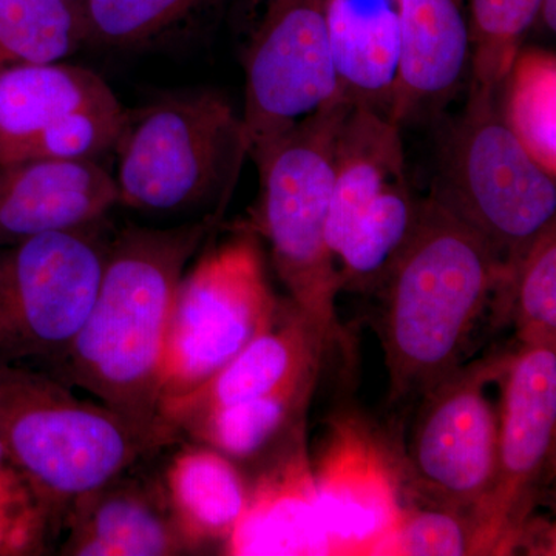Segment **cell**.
<instances>
[{"instance_id": "6", "label": "cell", "mask_w": 556, "mask_h": 556, "mask_svg": "<svg viewBox=\"0 0 556 556\" xmlns=\"http://www.w3.org/2000/svg\"><path fill=\"white\" fill-rule=\"evenodd\" d=\"M401 130L365 105L351 104L340 124L327 243L342 289L386 288L419 228L426 200L409 185Z\"/></svg>"}, {"instance_id": "4", "label": "cell", "mask_w": 556, "mask_h": 556, "mask_svg": "<svg viewBox=\"0 0 556 556\" xmlns=\"http://www.w3.org/2000/svg\"><path fill=\"white\" fill-rule=\"evenodd\" d=\"M113 152L118 206L155 215L225 208L248 156L241 113L214 89L167 91L126 110Z\"/></svg>"}, {"instance_id": "12", "label": "cell", "mask_w": 556, "mask_h": 556, "mask_svg": "<svg viewBox=\"0 0 556 556\" xmlns=\"http://www.w3.org/2000/svg\"><path fill=\"white\" fill-rule=\"evenodd\" d=\"M508 356L459 367L426 393L407 455L408 477L428 506L470 514L495 481L497 413L485 387Z\"/></svg>"}, {"instance_id": "20", "label": "cell", "mask_w": 556, "mask_h": 556, "mask_svg": "<svg viewBox=\"0 0 556 556\" xmlns=\"http://www.w3.org/2000/svg\"><path fill=\"white\" fill-rule=\"evenodd\" d=\"M343 100L390 116L401 60L399 0H324Z\"/></svg>"}, {"instance_id": "3", "label": "cell", "mask_w": 556, "mask_h": 556, "mask_svg": "<svg viewBox=\"0 0 556 556\" xmlns=\"http://www.w3.org/2000/svg\"><path fill=\"white\" fill-rule=\"evenodd\" d=\"M350 102L318 110L278 139L254 161L260 200L251 226L268 240L270 257L292 305L313 325L327 351L350 356V339L340 325L336 299L340 277L327 243V222L336 146Z\"/></svg>"}, {"instance_id": "25", "label": "cell", "mask_w": 556, "mask_h": 556, "mask_svg": "<svg viewBox=\"0 0 556 556\" xmlns=\"http://www.w3.org/2000/svg\"><path fill=\"white\" fill-rule=\"evenodd\" d=\"M87 43L80 0H0V65L64 62Z\"/></svg>"}, {"instance_id": "23", "label": "cell", "mask_w": 556, "mask_h": 556, "mask_svg": "<svg viewBox=\"0 0 556 556\" xmlns=\"http://www.w3.org/2000/svg\"><path fill=\"white\" fill-rule=\"evenodd\" d=\"M89 43L141 50L200 35L225 0H80Z\"/></svg>"}, {"instance_id": "11", "label": "cell", "mask_w": 556, "mask_h": 556, "mask_svg": "<svg viewBox=\"0 0 556 556\" xmlns=\"http://www.w3.org/2000/svg\"><path fill=\"white\" fill-rule=\"evenodd\" d=\"M112 87L93 70L0 65V164L35 159H101L126 118Z\"/></svg>"}, {"instance_id": "28", "label": "cell", "mask_w": 556, "mask_h": 556, "mask_svg": "<svg viewBox=\"0 0 556 556\" xmlns=\"http://www.w3.org/2000/svg\"><path fill=\"white\" fill-rule=\"evenodd\" d=\"M53 541L49 510L0 445V555L51 554Z\"/></svg>"}, {"instance_id": "1", "label": "cell", "mask_w": 556, "mask_h": 556, "mask_svg": "<svg viewBox=\"0 0 556 556\" xmlns=\"http://www.w3.org/2000/svg\"><path fill=\"white\" fill-rule=\"evenodd\" d=\"M222 214L172 228L115 230L97 298L49 375L115 413L152 452L177 444L159 420L161 364L172 303L190 260Z\"/></svg>"}, {"instance_id": "30", "label": "cell", "mask_w": 556, "mask_h": 556, "mask_svg": "<svg viewBox=\"0 0 556 556\" xmlns=\"http://www.w3.org/2000/svg\"><path fill=\"white\" fill-rule=\"evenodd\" d=\"M536 20L543 22L548 31L556 30V0H541Z\"/></svg>"}, {"instance_id": "27", "label": "cell", "mask_w": 556, "mask_h": 556, "mask_svg": "<svg viewBox=\"0 0 556 556\" xmlns=\"http://www.w3.org/2000/svg\"><path fill=\"white\" fill-rule=\"evenodd\" d=\"M541 0H467L470 33V91L497 97L527 31L535 24Z\"/></svg>"}, {"instance_id": "18", "label": "cell", "mask_w": 556, "mask_h": 556, "mask_svg": "<svg viewBox=\"0 0 556 556\" xmlns=\"http://www.w3.org/2000/svg\"><path fill=\"white\" fill-rule=\"evenodd\" d=\"M223 551L237 556L332 555L303 426L248 486L243 515Z\"/></svg>"}, {"instance_id": "9", "label": "cell", "mask_w": 556, "mask_h": 556, "mask_svg": "<svg viewBox=\"0 0 556 556\" xmlns=\"http://www.w3.org/2000/svg\"><path fill=\"white\" fill-rule=\"evenodd\" d=\"M108 218L0 248V364L50 369L67 353L97 298Z\"/></svg>"}, {"instance_id": "14", "label": "cell", "mask_w": 556, "mask_h": 556, "mask_svg": "<svg viewBox=\"0 0 556 556\" xmlns=\"http://www.w3.org/2000/svg\"><path fill=\"white\" fill-rule=\"evenodd\" d=\"M332 555H376L404 515L401 464L364 420L338 417L313 464Z\"/></svg>"}, {"instance_id": "15", "label": "cell", "mask_w": 556, "mask_h": 556, "mask_svg": "<svg viewBox=\"0 0 556 556\" xmlns=\"http://www.w3.org/2000/svg\"><path fill=\"white\" fill-rule=\"evenodd\" d=\"M142 460V459H141ZM138 464L76 497L62 517V556L192 555L164 492L161 473Z\"/></svg>"}, {"instance_id": "10", "label": "cell", "mask_w": 556, "mask_h": 556, "mask_svg": "<svg viewBox=\"0 0 556 556\" xmlns=\"http://www.w3.org/2000/svg\"><path fill=\"white\" fill-rule=\"evenodd\" d=\"M237 42L244 72V141L257 161L288 131L342 100L324 0H243Z\"/></svg>"}, {"instance_id": "2", "label": "cell", "mask_w": 556, "mask_h": 556, "mask_svg": "<svg viewBox=\"0 0 556 556\" xmlns=\"http://www.w3.org/2000/svg\"><path fill=\"white\" fill-rule=\"evenodd\" d=\"M503 265L492 247L437 197L386 288L382 342L391 397L426 394L460 367Z\"/></svg>"}, {"instance_id": "13", "label": "cell", "mask_w": 556, "mask_h": 556, "mask_svg": "<svg viewBox=\"0 0 556 556\" xmlns=\"http://www.w3.org/2000/svg\"><path fill=\"white\" fill-rule=\"evenodd\" d=\"M501 379L495 481L485 500L468 514L475 555L514 551L555 450L556 348H519L508 356Z\"/></svg>"}, {"instance_id": "17", "label": "cell", "mask_w": 556, "mask_h": 556, "mask_svg": "<svg viewBox=\"0 0 556 556\" xmlns=\"http://www.w3.org/2000/svg\"><path fill=\"white\" fill-rule=\"evenodd\" d=\"M325 353L324 340L289 300L273 327L248 343L206 382L181 396L163 399L159 405L160 426L167 437L178 441L179 428L189 420L276 393L320 369Z\"/></svg>"}, {"instance_id": "5", "label": "cell", "mask_w": 556, "mask_h": 556, "mask_svg": "<svg viewBox=\"0 0 556 556\" xmlns=\"http://www.w3.org/2000/svg\"><path fill=\"white\" fill-rule=\"evenodd\" d=\"M0 445L49 510L54 543L76 497L156 453L104 405L16 364H0Z\"/></svg>"}, {"instance_id": "29", "label": "cell", "mask_w": 556, "mask_h": 556, "mask_svg": "<svg viewBox=\"0 0 556 556\" xmlns=\"http://www.w3.org/2000/svg\"><path fill=\"white\" fill-rule=\"evenodd\" d=\"M376 555H475L470 515L437 506L424 510L405 508L396 529L380 544Z\"/></svg>"}, {"instance_id": "7", "label": "cell", "mask_w": 556, "mask_h": 556, "mask_svg": "<svg viewBox=\"0 0 556 556\" xmlns=\"http://www.w3.org/2000/svg\"><path fill=\"white\" fill-rule=\"evenodd\" d=\"M281 308L257 230L240 225L225 239L207 243L175 291L161 364L160 402L206 382L273 327Z\"/></svg>"}, {"instance_id": "8", "label": "cell", "mask_w": 556, "mask_h": 556, "mask_svg": "<svg viewBox=\"0 0 556 556\" xmlns=\"http://www.w3.org/2000/svg\"><path fill=\"white\" fill-rule=\"evenodd\" d=\"M497 102V97L468 94L431 195L492 247L506 276L554 225L556 179L508 129Z\"/></svg>"}, {"instance_id": "21", "label": "cell", "mask_w": 556, "mask_h": 556, "mask_svg": "<svg viewBox=\"0 0 556 556\" xmlns=\"http://www.w3.org/2000/svg\"><path fill=\"white\" fill-rule=\"evenodd\" d=\"M160 473L175 521L193 552L214 543L225 546L248 497L233 460L192 441L175 450Z\"/></svg>"}, {"instance_id": "26", "label": "cell", "mask_w": 556, "mask_h": 556, "mask_svg": "<svg viewBox=\"0 0 556 556\" xmlns=\"http://www.w3.org/2000/svg\"><path fill=\"white\" fill-rule=\"evenodd\" d=\"M492 309L496 320L514 318L521 346L556 348L555 223L501 278Z\"/></svg>"}, {"instance_id": "16", "label": "cell", "mask_w": 556, "mask_h": 556, "mask_svg": "<svg viewBox=\"0 0 556 556\" xmlns=\"http://www.w3.org/2000/svg\"><path fill=\"white\" fill-rule=\"evenodd\" d=\"M118 206L115 177L91 159L0 164V248L83 228Z\"/></svg>"}, {"instance_id": "22", "label": "cell", "mask_w": 556, "mask_h": 556, "mask_svg": "<svg viewBox=\"0 0 556 556\" xmlns=\"http://www.w3.org/2000/svg\"><path fill=\"white\" fill-rule=\"evenodd\" d=\"M318 369L302 376L268 396L215 409L179 428V438L207 445L230 460H251L269 452L278 439H287L303 426Z\"/></svg>"}, {"instance_id": "24", "label": "cell", "mask_w": 556, "mask_h": 556, "mask_svg": "<svg viewBox=\"0 0 556 556\" xmlns=\"http://www.w3.org/2000/svg\"><path fill=\"white\" fill-rule=\"evenodd\" d=\"M500 90L504 123L533 160L556 177L555 54L521 47Z\"/></svg>"}, {"instance_id": "19", "label": "cell", "mask_w": 556, "mask_h": 556, "mask_svg": "<svg viewBox=\"0 0 556 556\" xmlns=\"http://www.w3.org/2000/svg\"><path fill=\"white\" fill-rule=\"evenodd\" d=\"M401 60L390 118L433 115L470 67L467 0H399Z\"/></svg>"}]
</instances>
